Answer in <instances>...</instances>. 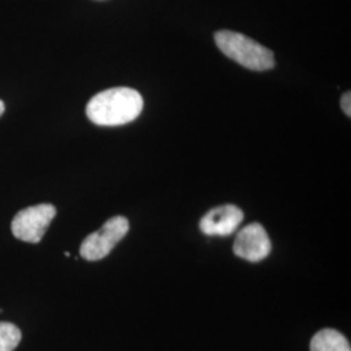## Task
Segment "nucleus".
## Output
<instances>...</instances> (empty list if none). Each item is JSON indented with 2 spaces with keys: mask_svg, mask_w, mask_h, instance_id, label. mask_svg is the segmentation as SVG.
Instances as JSON below:
<instances>
[{
  "mask_svg": "<svg viewBox=\"0 0 351 351\" xmlns=\"http://www.w3.org/2000/svg\"><path fill=\"white\" fill-rule=\"evenodd\" d=\"M271 250V239L267 234V230L259 223H252L239 230L233 245V251L239 258L252 263L265 259Z\"/></svg>",
  "mask_w": 351,
  "mask_h": 351,
  "instance_id": "nucleus-5",
  "label": "nucleus"
},
{
  "mask_svg": "<svg viewBox=\"0 0 351 351\" xmlns=\"http://www.w3.org/2000/svg\"><path fill=\"white\" fill-rule=\"evenodd\" d=\"M243 221V213L234 204L213 208L202 217L199 228L206 236H230Z\"/></svg>",
  "mask_w": 351,
  "mask_h": 351,
  "instance_id": "nucleus-6",
  "label": "nucleus"
},
{
  "mask_svg": "<svg viewBox=\"0 0 351 351\" xmlns=\"http://www.w3.org/2000/svg\"><path fill=\"white\" fill-rule=\"evenodd\" d=\"M4 110H5V106L3 101H0V116L4 113Z\"/></svg>",
  "mask_w": 351,
  "mask_h": 351,
  "instance_id": "nucleus-10",
  "label": "nucleus"
},
{
  "mask_svg": "<svg viewBox=\"0 0 351 351\" xmlns=\"http://www.w3.org/2000/svg\"><path fill=\"white\" fill-rule=\"evenodd\" d=\"M55 216L56 208L49 203L27 207L14 216L11 226L13 236L24 242L38 243Z\"/></svg>",
  "mask_w": 351,
  "mask_h": 351,
  "instance_id": "nucleus-4",
  "label": "nucleus"
},
{
  "mask_svg": "<svg viewBox=\"0 0 351 351\" xmlns=\"http://www.w3.org/2000/svg\"><path fill=\"white\" fill-rule=\"evenodd\" d=\"M129 232V221L124 216H113L106 221L98 232L88 234L84 239L80 254L88 262H97L106 258L113 247L125 237Z\"/></svg>",
  "mask_w": 351,
  "mask_h": 351,
  "instance_id": "nucleus-3",
  "label": "nucleus"
},
{
  "mask_svg": "<svg viewBox=\"0 0 351 351\" xmlns=\"http://www.w3.org/2000/svg\"><path fill=\"white\" fill-rule=\"evenodd\" d=\"M21 341V330L11 323H0V351H13Z\"/></svg>",
  "mask_w": 351,
  "mask_h": 351,
  "instance_id": "nucleus-8",
  "label": "nucleus"
},
{
  "mask_svg": "<svg viewBox=\"0 0 351 351\" xmlns=\"http://www.w3.org/2000/svg\"><path fill=\"white\" fill-rule=\"evenodd\" d=\"M310 350L351 351L350 342L339 330L322 329L311 339Z\"/></svg>",
  "mask_w": 351,
  "mask_h": 351,
  "instance_id": "nucleus-7",
  "label": "nucleus"
},
{
  "mask_svg": "<svg viewBox=\"0 0 351 351\" xmlns=\"http://www.w3.org/2000/svg\"><path fill=\"white\" fill-rule=\"evenodd\" d=\"M143 110V98L130 88H107L94 95L86 106L91 123L101 126L125 125L134 121Z\"/></svg>",
  "mask_w": 351,
  "mask_h": 351,
  "instance_id": "nucleus-1",
  "label": "nucleus"
},
{
  "mask_svg": "<svg viewBox=\"0 0 351 351\" xmlns=\"http://www.w3.org/2000/svg\"><path fill=\"white\" fill-rule=\"evenodd\" d=\"M215 42L219 50L229 59L247 69L263 72L275 66V55L272 51L241 33L230 30L217 32Z\"/></svg>",
  "mask_w": 351,
  "mask_h": 351,
  "instance_id": "nucleus-2",
  "label": "nucleus"
},
{
  "mask_svg": "<svg viewBox=\"0 0 351 351\" xmlns=\"http://www.w3.org/2000/svg\"><path fill=\"white\" fill-rule=\"evenodd\" d=\"M341 107L343 110V112L346 113L349 117L351 116V94L350 91L345 93L342 95V99H341Z\"/></svg>",
  "mask_w": 351,
  "mask_h": 351,
  "instance_id": "nucleus-9",
  "label": "nucleus"
}]
</instances>
